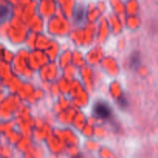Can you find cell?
I'll return each mask as SVG.
<instances>
[{
  "instance_id": "8992f818",
  "label": "cell",
  "mask_w": 158,
  "mask_h": 158,
  "mask_svg": "<svg viewBox=\"0 0 158 158\" xmlns=\"http://www.w3.org/2000/svg\"><path fill=\"white\" fill-rule=\"evenodd\" d=\"M73 158H81V157H80V155H77V156H75Z\"/></svg>"
},
{
  "instance_id": "3957f363",
  "label": "cell",
  "mask_w": 158,
  "mask_h": 158,
  "mask_svg": "<svg viewBox=\"0 0 158 158\" xmlns=\"http://www.w3.org/2000/svg\"><path fill=\"white\" fill-rule=\"evenodd\" d=\"M85 16V9L83 6H76L73 11V18L76 22L80 23L84 19Z\"/></svg>"
},
{
  "instance_id": "6da1fadb",
  "label": "cell",
  "mask_w": 158,
  "mask_h": 158,
  "mask_svg": "<svg viewBox=\"0 0 158 158\" xmlns=\"http://www.w3.org/2000/svg\"><path fill=\"white\" fill-rule=\"evenodd\" d=\"M94 113L99 118L107 119L111 115V109L105 102L98 101L94 104Z\"/></svg>"
},
{
  "instance_id": "5b68a950",
  "label": "cell",
  "mask_w": 158,
  "mask_h": 158,
  "mask_svg": "<svg viewBox=\"0 0 158 158\" xmlns=\"http://www.w3.org/2000/svg\"><path fill=\"white\" fill-rule=\"evenodd\" d=\"M8 12H9V9H8L6 6H2L1 7H0V18H1L2 19H3L4 17L6 16Z\"/></svg>"
},
{
  "instance_id": "7a4b0ae2",
  "label": "cell",
  "mask_w": 158,
  "mask_h": 158,
  "mask_svg": "<svg viewBox=\"0 0 158 158\" xmlns=\"http://www.w3.org/2000/svg\"><path fill=\"white\" fill-rule=\"evenodd\" d=\"M130 66L131 69H136L140 65V56L138 51H134L130 56Z\"/></svg>"
},
{
  "instance_id": "277c9868",
  "label": "cell",
  "mask_w": 158,
  "mask_h": 158,
  "mask_svg": "<svg viewBox=\"0 0 158 158\" xmlns=\"http://www.w3.org/2000/svg\"><path fill=\"white\" fill-rule=\"evenodd\" d=\"M117 102L118 104L121 106L122 108H126L128 106V101L124 95H121L117 98Z\"/></svg>"
}]
</instances>
